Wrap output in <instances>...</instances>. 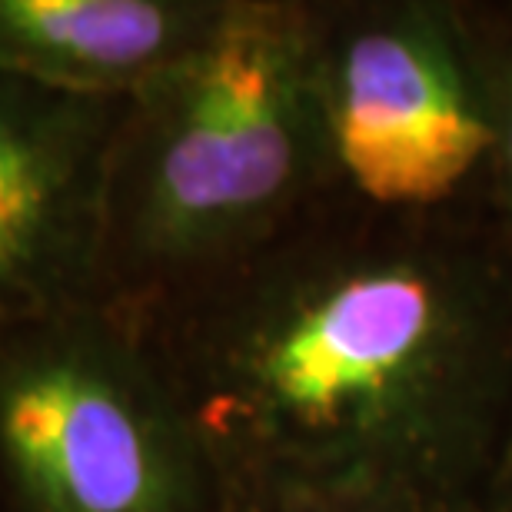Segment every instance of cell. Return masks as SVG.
I'll return each instance as SVG.
<instances>
[{"label":"cell","instance_id":"cell-1","mask_svg":"<svg viewBox=\"0 0 512 512\" xmlns=\"http://www.w3.org/2000/svg\"><path fill=\"white\" fill-rule=\"evenodd\" d=\"M220 486L360 512H506L512 233L479 193L336 190L207 280L130 310Z\"/></svg>","mask_w":512,"mask_h":512},{"label":"cell","instance_id":"cell-2","mask_svg":"<svg viewBox=\"0 0 512 512\" xmlns=\"http://www.w3.org/2000/svg\"><path fill=\"white\" fill-rule=\"evenodd\" d=\"M320 0H227L127 100L104 190V300L143 310L343 190L316 97Z\"/></svg>","mask_w":512,"mask_h":512},{"label":"cell","instance_id":"cell-3","mask_svg":"<svg viewBox=\"0 0 512 512\" xmlns=\"http://www.w3.org/2000/svg\"><path fill=\"white\" fill-rule=\"evenodd\" d=\"M220 493L130 310L0 326V512H217Z\"/></svg>","mask_w":512,"mask_h":512},{"label":"cell","instance_id":"cell-4","mask_svg":"<svg viewBox=\"0 0 512 512\" xmlns=\"http://www.w3.org/2000/svg\"><path fill=\"white\" fill-rule=\"evenodd\" d=\"M316 97L356 200L439 210L486 190L493 137L456 0H320Z\"/></svg>","mask_w":512,"mask_h":512},{"label":"cell","instance_id":"cell-5","mask_svg":"<svg viewBox=\"0 0 512 512\" xmlns=\"http://www.w3.org/2000/svg\"><path fill=\"white\" fill-rule=\"evenodd\" d=\"M124 110L0 74V326L104 300V190Z\"/></svg>","mask_w":512,"mask_h":512},{"label":"cell","instance_id":"cell-6","mask_svg":"<svg viewBox=\"0 0 512 512\" xmlns=\"http://www.w3.org/2000/svg\"><path fill=\"white\" fill-rule=\"evenodd\" d=\"M227 0H0V74L130 100L197 50Z\"/></svg>","mask_w":512,"mask_h":512},{"label":"cell","instance_id":"cell-7","mask_svg":"<svg viewBox=\"0 0 512 512\" xmlns=\"http://www.w3.org/2000/svg\"><path fill=\"white\" fill-rule=\"evenodd\" d=\"M456 10L493 137L483 197L512 233V4L456 0Z\"/></svg>","mask_w":512,"mask_h":512},{"label":"cell","instance_id":"cell-8","mask_svg":"<svg viewBox=\"0 0 512 512\" xmlns=\"http://www.w3.org/2000/svg\"><path fill=\"white\" fill-rule=\"evenodd\" d=\"M217 512H360V509L293 486L240 483V486H223Z\"/></svg>","mask_w":512,"mask_h":512},{"label":"cell","instance_id":"cell-9","mask_svg":"<svg viewBox=\"0 0 512 512\" xmlns=\"http://www.w3.org/2000/svg\"><path fill=\"white\" fill-rule=\"evenodd\" d=\"M506 512H512V473H509V489H506Z\"/></svg>","mask_w":512,"mask_h":512}]
</instances>
